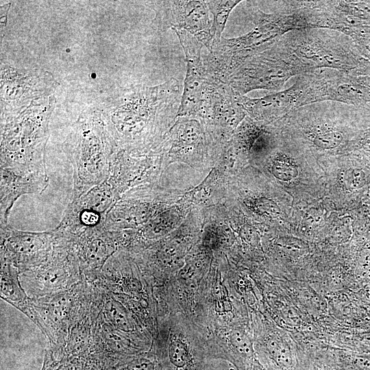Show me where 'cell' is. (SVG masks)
Returning <instances> with one entry per match:
<instances>
[{
  "label": "cell",
  "instance_id": "1",
  "mask_svg": "<svg viewBox=\"0 0 370 370\" xmlns=\"http://www.w3.org/2000/svg\"><path fill=\"white\" fill-rule=\"evenodd\" d=\"M281 39L307 73L322 69L362 74L369 70L351 37L340 31L306 27L290 31Z\"/></svg>",
  "mask_w": 370,
  "mask_h": 370
},
{
  "label": "cell",
  "instance_id": "2",
  "mask_svg": "<svg viewBox=\"0 0 370 370\" xmlns=\"http://www.w3.org/2000/svg\"><path fill=\"white\" fill-rule=\"evenodd\" d=\"M306 73L280 36L269 47L248 58L225 84L241 95L254 90L275 92L281 90L290 78Z\"/></svg>",
  "mask_w": 370,
  "mask_h": 370
},
{
  "label": "cell",
  "instance_id": "3",
  "mask_svg": "<svg viewBox=\"0 0 370 370\" xmlns=\"http://www.w3.org/2000/svg\"><path fill=\"white\" fill-rule=\"evenodd\" d=\"M185 54L186 73L177 118L198 115L206 93L213 82L209 77L203 62V44L186 31L173 29Z\"/></svg>",
  "mask_w": 370,
  "mask_h": 370
},
{
  "label": "cell",
  "instance_id": "4",
  "mask_svg": "<svg viewBox=\"0 0 370 370\" xmlns=\"http://www.w3.org/2000/svg\"><path fill=\"white\" fill-rule=\"evenodd\" d=\"M158 23L164 29L183 30L194 36L208 51L212 45V21L206 1H163L158 2Z\"/></svg>",
  "mask_w": 370,
  "mask_h": 370
},
{
  "label": "cell",
  "instance_id": "5",
  "mask_svg": "<svg viewBox=\"0 0 370 370\" xmlns=\"http://www.w3.org/2000/svg\"><path fill=\"white\" fill-rule=\"evenodd\" d=\"M303 88L304 80L299 75L291 86L283 90L273 92L260 98L237 95V99L247 116L257 122L269 125L278 121L299 107Z\"/></svg>",
  "mask_w": 370,
  "mask_h": 370
},
{
  "label": "cell",
  "instance_id": "6",
  "mask_svg": "<svg viewBox=\"0 0 370 370\" xmlns=\"http://www.w3.org/2000/svg\"><path fill=\"white\" fill-rule=\"evenodd\" d=\"M206 1L213 16L210 29L212 44L220 40L231 12L241 1L209 0Z\"/></svg>",
  "mask_w": 370,
  "mask_h": 370
},
{
  "label": "cell",
  "instance_id": "7",
  "mask_svg": "<svg viewBox=\"0 0 370 370\" xmlns=\"http://www.w3.org/2000/svg\"><path fill=\"white\" fill-rule=\"evenodd\" d=\"M106 314L110 321L125 331L131 328L130 320L123 309L116 302L110 301L106 304Z\"/></svg>",
  "mask_w": 370,
  "mask_h": 370
},
{
  "label": "cell",
  "instance_id": "8",
  "mask_svg": "<svg viewBox=\"0 0 370 370\" xmlns=\"http://www.w3.org/2000/svg\"><path fill=\"white\" fill-rule=\"evenodd\" d=\"M169 355L172 364L178 368L184 367L187 363L188 351L181 341H174L171 343Z\"/></svg>",
  "mask_w": 370,
  "mask_h": 370
},
{
  "label": "cell",
  "instance_id": "9",
  "mask_svg": "<svg viewBox=\"0 0 370 370\" xmlns=\"http://www.w3.org/2000/svg\"><path fill=\"white\" fill-rule=\"evenodd\" d=\"M234 348L239 354L246 358H250L253 351L248 338L240 332L234 333L231 339Z\"/></svg>",
  "mask_w": 370,
  "mask_h": 370
},
{
  "label": "cell",
  "instance_id": "10",
  "mask_svg": "<svg viewBox=\"0 0 370 370\" xmlns=\"http://www.w3.org/2000/svg\"><path fill=\"white\" fill-rule=\"evenodd\" d=\"M128 370H154V366L146 358H138L129 364Z\"/></svg>",
  "mask_w": 370,
  "mask_h": 370
}]
</instances>
